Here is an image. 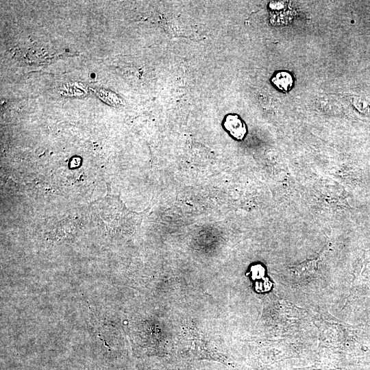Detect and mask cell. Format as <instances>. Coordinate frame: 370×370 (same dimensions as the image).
I'll return each mask as SVG.
<instances>
[{
	"instance_id": "3957f363",
	"label": "cell",
	"mask_w": 370,
	"mask_h": 370,
	"mask_svg": "<svg viewBox=\"0 0 370 370\" xmlns=\"http://www.w3.org/2000/svg\"><path fill=\"white\" fill-rule=\"evenodd\" d=\"M353 106L361 114L370 116V104L363 98L356 96L352 98Z\"/></svg>"
},
{
	"instance_id": "6da1fadb",
	"label": "cell",
	"mask_w": 370,
	"mask_h": 370,
	"mask_svg": "<svg viewBox=\"0 0 370 370\" xmlns=\"http://www.w3.org/2000/svg\"><path fill=\"white\" fill-rule=\"evenodd\" d=\"M223 125L227 132L236 140H243L247 132L245 122L236 114H227L224 118Z\"/></svg>"
},
{
	"instance_id": "7a4b0ae2",
	"label": "cell",
	"mask_w": 370,
	"mask_h": 370,
	"mask_svg": "<svg viewBox=\"0 0 370 370\" xmlns=\"http://www.w3.org/2000/svg\"><path fill=\"white\" fill-rule=\"evenodd\" d=\"M271 83L279 90L289 91L294 84V79L291 73L286 71H277L271 79Z\"/></svg>"
}]
</instances>
